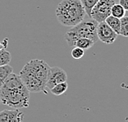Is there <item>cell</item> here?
I'll return each instance as SVG.
<instances>
[{"instance_id":"obj_16","label":"cell","mask_w":128,"mask_h":122,"mask_svg":"<svg viewBox=\"0 0 128 122\" xmlns=\"http://www.w3.org/2000/svg\"><path fill=\"white\" fill-rule=\"evenodd\" d=\"M11 62V54L6 48L0 50V67L7 65Z\"/></svg>"},{"instance_id":"obj_5","label":"cell","mask_w":128,"mask_h":122,"mask_svg":"<svg viewBox=\"0 0 128 122\" xmlns=\"http://www.w3.org/2000/svg\"><path fill=\"white\" fill-rule=\"evenodd\" d=\"M115 3V0H99L90 12V18L98 23L104 21L111 15V8Z\"/></svg>"},{"instance_id":"obj_18","label":"cell","mask_w":128,"mask_h":122,"mask_svg":"<svg viewBox=\"0 0 128 122\" xmlns=\"http://www.w3.org/2000/svg\"><path fill=\"white\" fill-rule=\"evenodd\" d=\"M119 4L122 6L126 11H128V0H119Z\"/></svg>"},{"instance_id":"obj_2","label":"cell","mask_w":128,"mask_h":122,"mask_svg":"<svg viewBox=\"0 0 128 122\" xmlns=\"http://www.w3.org/2000/svg\"><path fill=\"white\" fill-rule=\"evenodd\" d=\"M86 12L80 0H62L56 10V17L62 26L72 27L84 20Z\"/></svg>"},{"instance_id":"obj_8","label":"cell","mask_w":128,"mask_h":122,"mask_svg":"<svg viewBox=\"0 0 128 122\" xmlns=\"http://www.w3.org/2000/svg\"><path fill=\"white\" fill-rule=\"evenodd\" d=\"M24 119V113L18 109L0 111V122H20Z\"/></svg>"},{"instance_id":"obj_6","label":"cell","mask_w":128,"mask_h":122,"mask_svg":"<svg viewBox=\"0 0 128 122\" xmlns=\"http://www.w3.org/2000/svg\"><path fill=\"white\" fill-rule=\"evenodd\" d=\"M96 34H97L98 39L106 44H112L117 39L118 34L112 30V28L105 22H99L96 27Z\"/></svg>"},{"instance_id":"obj_11","label":"cell","mask_w":128,"mask_h":122,"mask_svg":"<svg viewBox=\"0 0 128 122\" xmlns=\"http://www.w3.org/2000/svg\"><path fill=\"white\" fill-rule=\"evenodd\" d=\"M67 89H68V83L67 81H64V82H61L56 84L50 90H51V93L52 94H54L55 96H60L66 92Z\"/></svg>"},{"instance_id":"obj_12","label":"cell","mask_w":128,"mask_h":122,"mask_svg":"<svg viewBox=\"0 0 128 122\" xmlns=\"http://www.w3.org/2000/svg\"><path fill=\"white\" fill-rule=\"evenodd\" d=\"M12 70H13L12 67L8 64L0 67V89H1L2 84H4V81L5 80L6 78L11 73H12Z\"/></svg>"},{"instance_id":"obj_19","label":"cell","mask_w":128,"mask_h":122,"mask_svg":"<svg viewBox=\"0 0 128 122\" xmlns=\"http://www.w3.org/2000/svg\"><path fill=\"white\" fill-rule=\"evenodd\" d=\"M7 47H8V39H5L2 42L0 41V50L7 48Z\"/></svg>"},{"instance_id":"obj_17","label":"cell","mask_w":128,"mask_h":122,"mask_svg":"<svg viewBox=\"0 0 128 122\" xmlns=\"http://www.w3.org/2000/svg\"><path fill=\"white\" fill-rule=\"evenodd\" d=\"M84 52H85V50L78 48V47H74V48L72 49L71 55L74 59H80L84 56Z\"/></svg>"},{"instance_id":"obj_1","label":"cell","mask_w":128,"mask_h":122,"mask_svg":"<svg viewBox=\"0 0 128 122\" xmlns=\"http://www.w3.org/2000/svg\"><path fill=\"white\" fill-rule=\"evenodd\" d=\"M30 93L20 76L11 73L0 89V102L15 109L28 107Z\"/></svg>"},{"instance_id":"obj_20","label":"cell","mask_w":128,"mask_h":122,"mask_svg":"<svg viewBox=\"0 0 128 122\" xmlns=\"http://www.w3.org/2000/svg\"><path fill=\"white\" fill-rule=\"evenodd\" d=\"M0 103H1V102H0Z\"/></svg>"},{"instance_id":"obj_10","label":"cell","mask_w":128,"mask_h":122,"mask_svg":"<svg viewBox=\"0 0 128 122\" xmlns=\"http://www.w3.org/2000/svg\"><path fill=\"white\" fill-rule=\"evenodd\" d=\"M104 21L108 25L109 27L112 28V30H114L118 34H119L120 26H121V21L119 18H117L110 15L106 18Z\"/></svg>"},{"instance_id":"obj_7","label":"cell","mask_w":128,"mask_h":122,"mask_svg":"<svg viewBox=\"0 0 128 122\" xmlns=\"http://www.w3.org/2000/svg\"><path fill=\"white\" fill-rule=\"evenodd\" d=\"M67 81V74L62 68L59 67H50V72L46 80V87L51 89L56 84Z\"/></svg>"},{"instance_id":"obj_15","label":"cell","mask_w":128,"mask_h":122,"mask_svg":"<svg viewBox=\"0 0 128 122\" xmlns=\"http://www.w3.org/2000/svg\"><path fill=\"white\" fill-rule=\"evenodd\" d=\"M121 26L119 34L124 37H128V17L124 16L120 19Z\"/></svg>"},{"instance_id":"obj_9","label":"cell","mask_w":128,"mask_h":122,"mask_svg":"<svg viewBox=\"0 0 128 122\" xmlns=\"http://www.w3.org/2000/svg\"><path fill=\"white\" fill-rule=\"evenodd\" d=\"M95 44V42L92 39L88 38H79L74 42V47H78L83 50H87L92 48Z\"/></svg>"},{"instance_id":"obj_4","label":"cell","mask_w":128,"mask_h":122,"mask_svg":"<svg viewBox=\"0 0 128 122\" xmlns=\"http://www.w3.org/2000/svg\"><path fill=\"white\" fill-rule=\"evenodd\" d=\"M22 70L26 71L31 76L37 79L46 83L48 75L50 72V67L45 61L40 59H34L24 66Z\"/></svg>"},{"instance_id":"obj_13","label":"cell","mask_w":128,"mask_h":122,"mask_svg":"<svg viewBox=\"0 0 128 122\" xmlns=\"http://www.w3.org/2000/svg\"><path fill=\"white\" fill-rule=\"evenodd\" d=\"M126 14V10L122 8V6L120 5L119 4H115L112 6L111 8V15L113 17H115L117 18L121 19L122 17H124Z\"/></svg>"},{"instance_id":"obj_3","label":"cell","mask_w":128,"mask_h":122,"mask_svg":"<svg viewBox=\"0 0 128 122\" xmlns=\"http://www.w3.org/2000/svg\"><path fill=\"white\" fill-rule=\"evenodd\" d=\"M98 22L95 20H82L78 24L72 26V28L65 34V40L68 45L74 48V42L79 38H88L92 39L95 43L98 40L96 34V27Z\"/></svg>"},{"instance_id":"obj_14","label":"cell","mask_w":128,"mask_h":122,"mask_svg":"<svg viewBox=\"0 0 128 122\" xmlns=\"http://www.w3.org/2000/svg\"><path fill=\"white\" fill-rule=\"evenodd\" d=\"M82 3V5L84 8V10L86 12V14L90 17V12H92V8H94V6L96 4L99 0H80Z\"/></svg>"}]
</instances>
